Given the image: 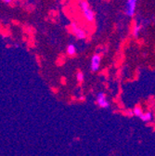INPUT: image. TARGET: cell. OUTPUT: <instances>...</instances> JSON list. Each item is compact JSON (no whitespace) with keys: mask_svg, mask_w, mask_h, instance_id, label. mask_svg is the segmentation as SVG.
<instances>
[{"mask_svg":"<svg viewBox=\"0 0 155 156\" xmlns=\"http://www.w3.org/2000/svg\"><path fill=\"white\" fill-rule=\"evenodd\" d=\"M78 6L83 14V17L87 22L92 23L95 22V13L89 7V4L87 3L86 0H79L78 1Z\"/></svg>","mask_w":155,"mask_h":156,"instance_id":"obj_1","label":"cell"},{"mask_svg":"<svg viewBox=\"0 0 155 156\" xmlns=\"http://www.w3.org/2000/svg\"><path fill=\"white\" fill-rule=\"evenodd\" d=\"M71 28H72V32H73V34L76 36V38H78V39H86V36H87L86 32L76 22L72 23Z\"/></svg>","mask_w":155,"mask_h":156,"instance_id":"obj_2","label":"cell"},{"mask_svg":"<svg viewBox=\"0 0 155 156\" xmlns=\"http://www.w3.org/2000/svg\"><path fill=\"white\" fill-rule=\"evenodd\" d=\"M96 101L97 104L102 109H108L110 107V102L107 100V97L103 92H100L97 94L96 98Z\"/></svg>","mask_w":155,"mask_h":156,"instance_id":"obj_3","label":"cell"},{"mask_svg":"<svg viewBox=\"0 0 155 156\" xmlns=\"http://www.w3.org/2000/svg\"><path fill=\"white\" fill-rule=\"evenodd\" d=\"M100 61H101V56L100 54H94L92 56L91 59V64H90V69L92 72H97L100 70Z\"/></svg>","mask_w":155,"mask_h":156,"instance_id":"obj_4","label":"cell"},{"mask_svg":"<svg viewBox=\"0 0 155 156\" xmlns=\"http://www.w3.org/2000/svg\"><path fill=\"white\" fill-rule=\"evenodd\" d=\"M137 0H127L126 2V14L129 17H133L136 12V7H137Z\"/></svg>","mask_w":155,"mask_h":156,"instance_id":"obj_5","label":"cell"},{"mask_svg":"<svg viewBox=\"0 0 155 156\" xmlns=\"http://www.w3.org/2000/svg\"><path fill=\"white\" fill-rule=\"evenodd\" d=\"M139 118L141 119V121L145 122V123H149V122H151L152 119H153V114L151 112H148L143 113Z\"/></svg>","mask_w":155,"mask_h":156,"instance_id":"obj_6","label":"cell"},{"mask_svg":"<svg viewBox=\"0 0 155 156\" xmlns=\"http://www.w3.org/2000/svg\"><path fill=\"white\" fill-rule=\"evenodd\" d=\"M75 53H76L75 46L73 45V44L68 45V46H67V54H68L69 56H74V55H75Z\"/></svg>","mask_w":155,"mask_h":156,"instance_id":"obj_7","label":"cell"},{"mask_svg":"<svg viewBox=\"0 0 155 156\" xmlns=\"http://www.w3.org/2000/svg\"><path fill=\"white\" fill-rule=\"evenodd\" d=\"M140 30H141V25L136 24L135 26H134V29H133V31H132L134 37H137L138 34H139V32H140Z\"/></svg>","mask_w":155,"mask_h":156,"instance_id":"obj_8","label":"cell"},{"mask_svg":"<svg viewBox=\"0 0 155 156\" xmlns=\"http://www.w3.org/2000/svg\"><path fill=\"white\" fill-rule=\"evenodd\" d=\"M133 112H134V115L137 116V117H140L143 114V112L141 110V108L139 106H136L135 108H134L133 109Z\"/></svg>","mask_w":155,"mask_h":156,"instance_id":"obj_9","label":"cell"},{"mask_svg":"<svg viewBox=\"0 0 155 156\" xmlns=\"http://www.w3.org/2000/svg\"><path fill=\"white\" fill-rule=\"evenodd\" d=\"M76 79H77V81H78L79 83H82L83 81H84V79H85L84 74H83L82 72H77V74H76Z\"/></svg>","mask_w":155,"mask_h":156,"instance_id":"obj_10","label":"cell"},{"mask_svg":"<svg viewBox=\"0 0 155 156\" xmlns=\"http://www.w3.org/2000/svg\"><path fill=\"white\" fill-rule=\"evenodd\" d=\"M126 114L127 116H129V117H131V116H133L134 115V112H133V110L132 111H130V110H128V111H126Z\"/></svg>","mask_w":155,"mask_h":156,"instance_id":"obj_11","label":"cell"},{"mask_svg":"<svg viewBox=\"0 0 155 156\" xmlns=\"http://www.w3.org/2000/svg\"><path fill=\"white\" fill-rule=\"evenodd\" d=\"M12 0H3V2H5V3H7V4H8V3H10L11 2Z\"/></svg>","mask_w":155,"mask_h":156,"instance_id":"obj_12","label":"cell"}]
</instances>
